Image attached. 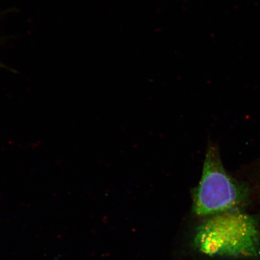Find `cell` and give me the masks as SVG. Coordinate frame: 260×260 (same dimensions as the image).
<instances>
[{"label": "cell", "instance_id": "obj_1", "mask_svg": "<svg viewBox=\"0 0 260 260\" xmlns=\"http://www.w3.org/2000/svg\"><path fill=\"white\" fill-rule=\"evenodd\" d=\"M198 251L211 257L260 256V233L254 217L235 209L205 217L194 237Z\"/></svg>", "mask_w": 260, "mask_h": 260}, {"label": "cell", "instance_id": "obj_2", "mask_svg": "<svg viewBox=\"0 0 260 260\" xmlns=\"http://www.w3.org/2000/svg\"><path fill=\"white\" fill-rule=\"evenodd\" d=\"M249 190L243 182L227 173L218 149L207 148L202 177L193 191V210L197 215L207 217L240 209L248 200Z\"/></svg>", "mask_w": 260, "mask_h": 260}]
</instances>
